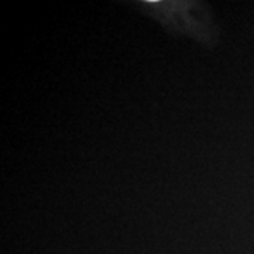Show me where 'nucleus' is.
I'll return each mask as SVG.
<instances>
[]
</instances>
